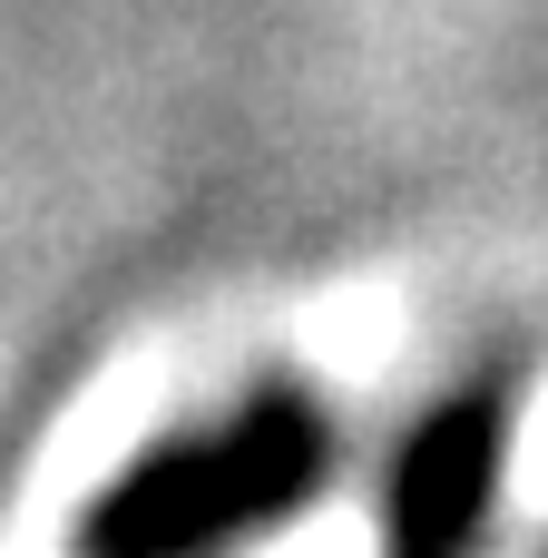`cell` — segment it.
I'll return each mask as SVG.
<instances>
[{
    "instance_id": "1",
    "label": "cell",
    "mask_w": 548,
    "mask_h": 558,
    "mask_svg": "<svg viewBox=\"0 0 548 558\" xmlns=\"http://www.w3.org/2000/svg\"><path fill=\"white\" fill-rule=\"evenodd\" d=\"M314 481H324V412L304 392H255L216 432L147 451L78 520V558H206L284 510H304Z\"/></svg>"
}]
</instances>
